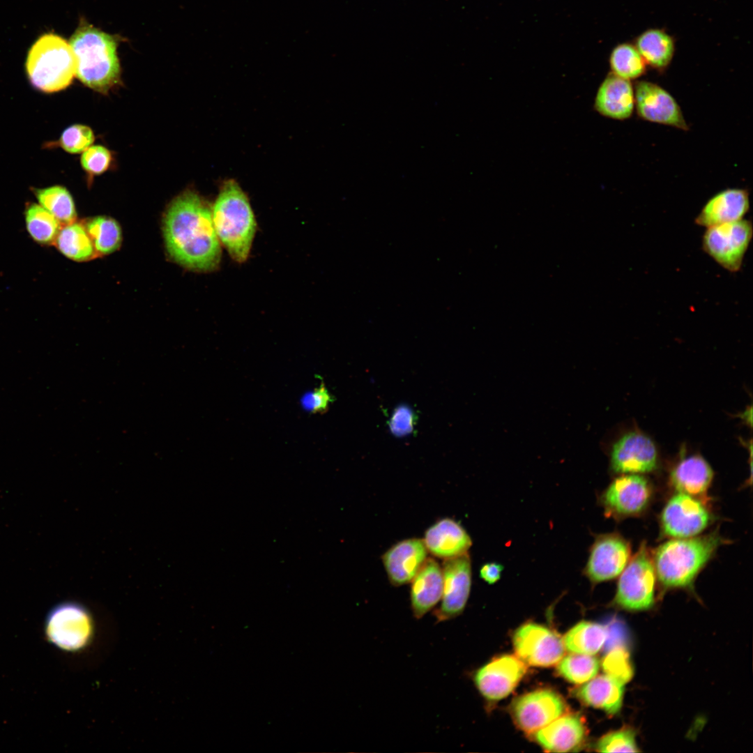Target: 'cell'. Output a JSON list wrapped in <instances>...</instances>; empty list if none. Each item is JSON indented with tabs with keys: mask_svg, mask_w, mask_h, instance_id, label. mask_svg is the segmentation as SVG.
Here are the masks:
<instances>
[{
	"mask_svg": "<svg viewBox=\"0 0 753 753\" xmlns=\"http://www.w3.org/2000/svg\"><path fill=\"white\" fill-rule=\"evenodd\" d=\"M333 401L332 395L324 383L306 393L301 398L302 407L310 413H323Z\"/></svg>",
	"mask_w": 753,
	"mask_h": 753,
	"instance_id": "f35d334b",
	"label": "cell"
},
{
	"mask_svg": "<svg viewBox=\"0 0 753 753\" xmlns=\"http://www.w3.org/2000/svg\"><path fill=\"white\" fill-rule=\"evenodd\" d=\"M163 236L169 256L182 266L210 272L220 263V243L211 209L196 192L188 190L169 205L163 219Z\"/></svg>",
	"mask_w": 753,
	"mask_h": 753,
	"instance_id": "6da1fadb",
	"label": "cell"
},
{
	"mask_svg": "<svg viewBox=\"0 0 753 753\" xmlns=\"http://www.w3.org/2000/svg\"><path fill=\"white\" fill-rule=\"evenodd\" d=\"M614 602L628 610H646L654 603L656 572L653 557L643 542L620 574Z\"/></svg>",
	"mask_w": 753,
	"mask_h": 753,
	"instance_id": "52a82bcc",
	"label": "cell"
},
{
	"mask_svg": "<svg viewBox=\"0 0 753 753\" xmlns=\"http://www.w3.org/2000/svg\"><path fill=\"white\" fill-rule=\"evenodd\" d=\"M25 222L31 237L41 245L54 243L61 228V224L52 213L36 204L27 208Z\"/></svg>",
	"mask_w": 753,
	"mask_h": 753,
	"instance_id": "f546056e",
	"label": "cell"
},
{
	"mask_svg": "<svg viewBox=\"0 0 753 753\" xmlns=\"http://www.w3.org/2000/svg\"><path fill=\"white\" fill-rule=\"evenodd\" d=\"M724 542L726 540L717 531H713L662 543L652 556L657 578L667 588L691 587L698 574Z\"/></svg>",
	"mask_w": 753,
	"mask_h": 753,
	"instance_id": "7a4b0ae2",
	"label": "cell"
},
{
	"mask_svg": "<svg viewBox=\"0 0 753 753\" xmlns=\"http://www.w3.org/2000/svg\"><path fill=\"white\" fill-rule=\"evenodd\" d=\"M630 543L616 533L599 535L595 539L583 573L593 584L615 579L630 561Z\"/></svg>",
	"mask_w": 753,
	"mask_h": 753,
	"instance_id": "4fadbf2b",
	"label": "cell"
},
{
	"mask_svg": "<svg viewBox=\"0 0 753 753\" xmlns=\"http://www.w3.org/2000/svg\"><path fill=\"white\" fill-rule=\"evenodd\" d=\"M417 420L415 411L406 404H401L393 410L388 424L391 434L401 438L413 433Z\"/></svg>",
	"mask_w": 753,
	"mask_h": 753,
	"instance_id": "8d00e7d4",
	"label": "cell"
},
{
	"mask_svg": "<svg viewBox=\"0 0 753 753\" xmlns=\"http://www.w3.org/2000/svg\"><path fill=\"white\" fill-rule=\"evenodd\" d=\"M57 249L75 261H86L95 257L96 250L85 226L72 222L61 227L55 240Z\"/></svg>",
	"mask_w": 753,
	"mask_h": 753,
	"instance_id": "4316f807",
	"label": "cell"
},
{
	"mask_svg": "<svg viewBox=\"0 0 753 753\" xmlns=\"http://www.w3.org/2000/svg\"><path fill=\"white\" fill-rule=\"evenodd\" d=\"M653 495L652 486L644 476L622 474L602 492L600 502L609 517L623 519L644 512Z\"/></svg>",
	"mask_w": 753,
	"mask_h": 753,
	"instance_id": "9c48e42d",
	"label": "cell"
},
{
	"mask_svg": "<svg viewBox=\"0 0 753 753\" xmlns=\"http://www.w3.org/2000/svg\"><path fill=\"white\" fill-rule=\"evenodd\" d=\"M211 215L220 244L236 261H246L257 222L248 197L235 181L224 182L211 208Z\"/></svg>",
	"mask_w": 753,
	"mask_h": 753,
	"instance_id": "277c9868",
	"label": "cell"
},
{
	"mask_svg": "<svg viewBox=\"0 0 753 753\" xmlns=\"http://www.w3.org/2000/svg\"><path fill=\"white\" fill-rule=\"evenodd\" d=\"M427 558L423 539L411 538L400 540L381 556L390 583L400 586L411 581Z\"/></svg>",
	"mask_w": 753,
	"mask_h": 753,
	"instance_id": "ac0fdd59",
	"label": "cell"
},
{
	"mask_svg": "<svg viewBox=\"0 0 753 753\" xmlns=\"http://www.w3.org/2000/svg\"><path fill=\"white\" fill-rule=\"evenodd\" d=\"M656 447L646 435L631 432L622 436L614 445L611 466L620 474H641L653 471L657 467Z\"/></svg>",
	"mask_w": 753,
	"mask_h": 753,
	"instance_id": "e0dca14e",
	"label": "cell"
},
{
	"mask_svg": "<svg viewBox=\"0 0 753 753\" xmlns=\"http://www.w3.org/2000/svg\"><path fill=\"white\" fill-rule=\"evenodd\" d=\"M634 45L646 64L660 71L669 66L675 53L674 38L661 29L644 31L637 36Z\"/></svg>",
	"mask_w": 753,
	"mask_h": 753,
	"instance_id": "484cf974",
	"label": "cell"
},
{
	"mask_svg": "<svg viewBox=\"0 0 753 753\" xmlns=\"http://www.w3.org/2000/svg\"><path fill=\"white\" fill-rule=\"evenodd\" d=\"M607 637V630L604 625L581 621L565 634L563 641L572 653L593 655L600 651Z\"/></svg>",
	"mask_w": 753,
	"mask_h": 753,
	"instance_id": "83f0119b",
	"label": "cell"
},
{
	"mask_svg": "<svg viewBox=\"0 0 753 753\" xmlns=\"http://www.w3.org/2000/svg\"><path fill=\"white\" fill-rule=\"evenodd\" d=\"M69 43L75 59V75L82 83L101 93L118 83L121 73L118 44L113 36L82 22Z\"/></svg>",
	"mask_w": 753,
	"mask_h": 753,
	"instance_id": "3957f363",
	"label": "cell"
},
{
	"mask_svg": "<svg viewBox=\"0 0 753 753\" xmlns=\"http://www.w3.org/2000/svg\"><path fill=\"white\" fill-rule=\"evenodd\" d=\"M593 107L601 116L617 121L630 118L635 107L634 88L631 81L612 73L599 86Z\"/></svg>",
	"mask_w": 753,
	"mask_h": 753,
	"instance_id": "d6986e66",
	"label": "cell"
},
{
	"mask_svg": "<svg viewBox=\"0 0 753 753\" xmlns=\"http://www.w3.org/2000/svg\"><path fill=\"white\" fill-rule=\"evenodd\" d=\"M526 663L512 655H503L476 671L474 683L488 700H500L515 688L526 672Z\"/></svg>",
	"mask_w": 753,
	"mask_h": 753,
	"instance_id": "2e32d148",
	"label": "cell"
},
{
	"mask_svg": "<svg viewBox=\"0 0 753 753\" xmlns=\"http://www.w3.org/2000/svg\"><path fill=\"white\" fill-rule=\"evenodd\" d=\"M611 73L621 78L633 80L646 73V64L634 45L623 43L616 45L609 56Z\"/></svg>",
	"mask_w": 753,
	"mask_h": 753,
	"instance_id": "4dcf8cb0",
	"label": "cell"
},
{
	"mask_svg": "<svg viewBox=\"0 0 753 753\" xmlns=\"http://www.w3.org/2000/svg\"><path fill=\"white\" fill-rule=\"evenodd\" d=\"M513 646L518 657L535 667L553 666L558 663L565 653L563 639L556 632L533 623L524 624L515 631Z\"/></svg>",
	"mask_w": 753,
	"mask_h": 753,
	"instance_id": "7c38bea8",
	"label": "cell"
},
{
	"mask_svg": "<svg viewBox=\"0 0 753 753\" xmlns=\"http://www.w3.org/2000/svg\"><path fill=\"white\" fill-rule=\"evenodd\" d=\"M411 582V607L414 617L420 619L441 600L443 592L441 566L434 558H427Z\"/></svg>",
	"mask_w": 753,
	"mask_h": 753,
	"instance_id": "603a6c76",
	"label": "cell"
},
{
	"mask_svg": "<svg viewBox=\"0 0 753 753\" xmlns=\"http://www.w3.org/2000/svg\"><path fill=\"white\" fill-rule=\"evenodd\" d=\"M596 749L602 752H636L637 748L635 734L630 729L614 731L602 737L597 743Z\"/></svg>",
	"mask_w": 753,
	"mask_h": 753,
	"instance_id": "d590c367",
	"label": "cell"
},
{
	"mask_svg": "<svg viewBox=\"0 0 753 753\" xmlns=\"http://www.w3.org/2000/svg\"><path fill=\"white\" fill-rule=\"evenodd\" d=\"M39 204L52 213L61 225L75 222L77 213L70 192L63 187L52 186L38 190L36 193Z\"/></svg>",
	"mask_w": 753,
	"mask_h": 753,
	"instance_id": "1f68e13d",
	"label": "cell"
},
{
	"mask_svg": "<svg viewBox=\"0 0 753 753\" xmlns=\"http://www.w3.org/2000/svg\"><path fill=\"white\" fill-rule=\"evenodd\" d=\"M94 139L93 132L89 127L75 124L63 132L60 145L68 153H79L90 147Z\"/></svg>",
	"mask_w": 753,
	"mask_h": 753,
	"instance_id": "e575fe53",
	"label": "cell"
},
{
	"mask_svg": "<svg viewBox=\"0 0 753 753\" xmlns=\"http://www.w3.org/2000/svg\"><path fill=\"white\" fill-rule=\"evenodd\" d=\"M75 66L70 43L53 33L44 34L33 43L26 61L31 84L46 93L68 86L75 75Z\"/></svg>",
	"mask_w": 753,
	"mask_h": 753,
	"instance_id": "5b68a950",
	"label": "cell"
},
{
	"mask_svg": "<svg viewBox=\"0 0 753 753\" xmlns=\"http://www.w3.org/2000/svg\"><path fill=\"white\" fill-rule=\"evenodd\" d=\"M93 624L88 610L74 602L56 604L47 613L44 623L45 639L66 652L84 648L92 636Z\"/></svg>",
	"mask_w": 753,
	"mask_h": 753,
	"instance_id": "8992f818",
	"label": "cell"
},
{
	"mask_svg": "<svg viewBox=\"0 0 753 753\" xmlns=\"http://www.w3.org/2000/svg\"><path fill=\"white\" fill-rule=\"evenodd\" d=\"M111 161V153L100 145L91 146L83 152L81 157L83 169L93 175H98L107 171Z\"/></svg>",
	"mask_w": 753,
	"mask_h": 753,
	"instance_id": "74e56055",
	"label": "cell"
},
{
	"mask_svg": "<svg viewBox=\"0 0 753 753\" xmlns=\"http://www.w3.org/2000/svg\"><path fill=\"white\" fill-rule=\"evenodd\" d=\"M635 109L643 120L687 130L688 125L680 105L661 86L646 80L634 86Z\"/></svg>",
	"mask_w": 753,
	"mask_h": 753,
	"instance_id": "9a60e30c",
	"label": "cell"
},
{
	"mask_svg": "<svg viewBox=\"0 0 753 753\" xmlns=\"http://www.w3.org/2000/svg\"><path fill=\"white\" fill-rule=\"evenodd\" d=\"M604 671L623 684L633 676V667L629 652L621 646L615 647L603 658Z\"/></svg>",
	"mask_w": 753,
	"mask_h": 753,
	"instance_id": "836d02e7",
	"label": "cell"
},
{
	"mask_svg": "<svg viewBox=\"0 0 753 753\" xmlns=\"http://www.w3.org/2000/svg\"><path fill=\"white\" fill-rule=\"evenodd\" d=\"M712 519L708 508L697 497L678 492L665 504L660 518L664 536L684 538L696 536Z\"/></svg>",
	"mask_w": 753,
	"mask_h": 753,
	"instance_id": "30bf717a",
	"label": "cell"
},
{
	"mask_svg": "<svg viewBox=\"0 0 753 753\" xmlns=\"http://www.w3.org/2000/svg\"><path fill=\"white\" fill-rule=\"evenodd\" d=\"M713 478L709 464L694 455L683 458L671 469L669 481L678 492L695 497L705 495Z\"/></svg>",
	"mask_w": 753,
	"mask_h": 753,
	"instance_id": "cb8c5ba5",
	"label": "cell"
},
{
	"mask_svg": "<svg viewBox=\"0 0 753 753\" xmlns=\"http://www.w3.org/2000/svg\"><path fill=\"white\" fill-rule=\"evenodd\" d=\"M586 733L585 724L579 715L563 714L532 734L546 751L566 752L579 747L584 741Z\"/></svg>",
	"mask_w": 753,
	"mask_h": 753,
	"instance_id": "7402d4cb",
	"label": "cell"
},
{
	"mask_svg": "<svg viewBox=\"0 0 753 753\" xmlns=\"http://www.w3.org/2000/svg\"><path fill=\"white\" fill-rule=\"evenodd\" d=\"M599 667L598 659L591 655L573 653L562 657L557 671L567 680L581 684L593 678Z\"/></svg>",
	"mask_w": 753,
	"mask_h": 753,
	"instance_id": "d6a6232c",
	"label": "cell"
},
{
	"mask_svg": "<svg viewBox=\"0 0 753 753\" xmlns=\"http://www.w3.org/2000/svg\"><path fill=\"white\" fill-rule=\"evenodd\" d=\"M503 566L496 562L487 563L482 565L480 569V577L485 581L493 584L498 581L501 577Z\"/></svg>",
	"mask_w": 753,
	"mask_h": 753,
	"instance_id": "ab89813d",
	"label": "cell"
},
{
	"mask_svg": "<svg viewBox=\"0 0 753 753\" xmlns=\"http://www.w3.org/2000/svg\"><path fill=\"white\" fill-rule=\"evenodd\" d=\"M85 227L96 252L99 254H109L120 247L121 229L114 219L106 216L96 217L89 220Z\"/></svg>",
	"mask_w": 753,
	"mask_h": 753,
	"instance_id": "f1b7e54d",
	"label": "cell"
},
{
	"mask_svg": "<svg viewBox=\"0 0 753 753\" xmlns=\"http://www.w3.org/2000/svg\"><path fill=\"white\" fill-rule=\"evenodd\" d=\"M577 690V696L586 705L600 708L609 714H616L621 707L623 683L609 676L602 675Z\"/></svg>",
	"mask_w": 753,
	"mask_h": 753,
	"instance_id": "d4e9b609",
	"label": "cell"
},
{
	"mask_svg": "<svg viewBox=\"0 0 753 753\" xmlns=\"http://www.w3.org/2000/svg\"><path fill=\"white\" fill-rule=\"evenodd\" d=\"M427 552L436 558L447 559L469 552L472 540L459 522L445 517L437 520L425 532L423 539Z\"/></svg>",
	"mask_w": 753,
	"mask_h": 753,
	"instance_id": "ffe728a7",
	"label": "cell"
},
{
	"mask_svg": "<svg viewBox=\"0 0 753 753\" xmlns=\"http://www.w3.org/2000/svg\"><path fill=\"white\" fill-rule=\"evenodd\" d=\"M566 710L563 697L549 689H540L518 697L511 706L515 724L529 733L545 727Z\"/></svg>",
	"mask_w": 753,
	"mask_h": 753,
	"instance_id": "5bb4252c",
	"label": "cell"
},
{
	"mask_svg": "<svg viewBox=\"0 0 753 753\" xmlns=\"http://www.w3.org/2000/svg\"><path fill=\"white\" fill-rule=\"evenodd\" d=\"M443 592L439 608L434 611L436 622L453 618L464 611L472 581L471 561L469 553L443 559Z\"/></svg>",
	"mask_w": 753,
	"mask_h": 753,
	"instance_id": "8fae6325",
	"label": "cell"
},
{
	"mask_svg": "<svg viewBox=\"0 0 753 753\" xmlns=\"http://www.w3.org/2000/svg\"><path fill=\"white\" fill-rule=\"evenodd\" d=\"M752 224L747 220L707 227L702 248L713 260L730 272L738 271L751 242Z\"/></svg>",
	"mask_w": 753,
	"mask_h": 753,
	"instance_id": "ba28073f",
	"label": "cell"
},
{
	"mask_svg": "<svg viewBox=\"0 0 753 753\" xmlns=\"http://www.w3.org/2000/svg\"><path fill=\"white\" fill-rule=\"evenodd\" d=\"M750 208L748 192L742 188H728L718 192L704 204L695 219L698 225L710 227L736 221Z\"/></svg>",
	"mask_w": 753,
	"mask_h": 753,
	"instance_id": "44dd1931",
	"label": "cell"
}]
</instances>
